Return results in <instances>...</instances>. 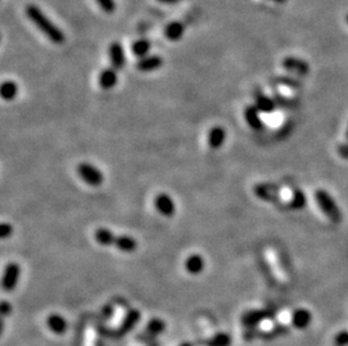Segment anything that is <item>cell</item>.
<instances>
[{
    "instance_id": "obj_1",
    "label": "cell",
    "mask_w": 348,
    "mask_h": 346,
    "mask_svg": "<svg viewBox=\"0 0 348 346\" xmlns=\"http://www.w3.org/2000/svg\"><path fill=\"white\" fill-rule=\"evenodd\" d=\"M25 15L50 42H52L53 44L56 45H61L65 43L66 41L65 33L43 13L42 9L39 8L38 6L34 4L27 5L25 7Z\"/></svg>"
},
{
    "instance_id": "obj_2",
    "label": "cell",
    "mask_w": 348,
    "mask_h": 346,
    "mask_svg": "<svg viewBox=\"0 0 348 346\" xmlns=\"http://www.w3.org/2000/svg\"><path fill=\"white\" fill-rule=\"evenodd\" d=\"M315 198L317 200V203L319 208L321 209V212L326 215V216L332 220L333 223H339L341 220V215L339 209L336 205L335 201L333 200V198L330 197V195L326 190L319 189L316 191Z\"/></svg>"
},
{
    "instance_id": "obj_3",
    "label": "cell",
    "mask_w": 348,
    "mask_h": 346,
    "mask_svg": "<svg viewBox=\"0 0 348 346\" xmlns=\"http://www.w3.org/2000/svg\"><path fill=\"white\" fill-rule=\"evenodd\" d=\"M77 173L85 183L93 187V188L100 187L105 179L100 170L88 162L79 163L77 167Z\"/></svg>"
},
{
    "instance_id": "obj_4",
    "label": "cell",
    "mask_w": 348,
    "mask_h": 346,
    "mask_svg": "<svg viewBox=\"0 0 348 346\" xmlns=\"http://www.w3.org/2000/svg\"><path fill=\"white\" fill-rule=\"evenodd\" d=\"M21 265L16 262H10L4 270L2 287L6 292H11L15 290V288L18 285L21 278Z\"/></svg>"
},
{
    "instance_id": "obj_5",
    "label": "cell",
    "mask_w": 348,
    "mask_h": 346,
    "mask_svg": "<svg viewBox=\"0 0 348 346\" xmlns=\"http://www.w3.org/2000/svg\"><path fill=\"white\" fill-rule=\"evenodd\" d=\"M140 319L141 313L139 309L132 308L128 310V313L123 317L121 324H119V327L115 331V336L122 337L127 335L130 332H132L134 330V327L138 325Z\"/></svg>"
},
{
    "instance_id": "obj_6",
    "label": "cell",
    "mask_w": 348,
    "mask_h": 346,
    "mask_svg": "<svg viewBox=\"0 0 348 346\" xmlns=\"http://www.w3.org/2000/svg\"><path fill=\"white\" fill-rule=\"evenodd\" d=\"M272 316V313L267 309H254L248 310L241 316V324L247 328L257 327L260 322L268 319Z\"/></svg>"
},
{
    "instance_id": "obj_7",
    "label": "cell",
    "mask_w": 348,
    "mask_h": 346,
    "mask_svg": "<svg viewBox=\"0 0 348 346\" xmlns=\"http://www.w3.org/2000/svg\"><path fill=\"white\" fill-rule=\"evenodd\" d=\"M155 207L157 212L163 217L170 218L176 214V203L168 194H159L155 199Z\"/></svg>"
},
{
    "instance_id": "obj_8",
    "label": "cell",
    "mask_w": 348,
    "mask_h": 346,
    "mask_svg": "<svg viewBox=\"0 0 348 346\" xmlns=\"http://www.w3.org/2000/svg\"><path fill=\"white\" fill-rule=\"evenodd\" d=\"M108 58H110L111 65L117 71L122 70L125 66L127 59H125L124 49H123V45L118 41L111 43L110 48H108Z\"/></svg>"
},
{
    "instance_id": "obj_9",
    "label": "cell",
    "mask_w": 348,
    "mask_h": 346,
    "mask_svg": "<svg viewBox=\"0 0 348 346\" xmlns=\"http://www.w3.org/2000/svg\"><path fill=\"white\" fill-rule=\"evenodd\" d=\"M165 331H166V322L161 318H152L147 322L146 330L144 334H140L139 339L142 341H152L155 339L156 336L160 335Z\"/></svg>"
},
{
    "instance_id": "obj_10",
    "label": "cell",
    "mask_w": 348,
    "mask_h": 346,
    "mask_svg": "<svg viewBox=\"0 0 348 346\" xmlns=\"http://www.w3.org/2000/svg\"><path fill=\"white\" fill-rule=\"evenodd\" d=\"M163 65V59L160 55L158 54H149L145 56V58L139 59V61L136 62V69L140 72H152L157 71L160 69Z\"/></svg>"
},
{
    "instance_id": "obj_11",
    "label": "cell",
    "mask_w": 348,
    "mask_h": 346,
    "mask_svg": "<svg viewBox=\"0 0 348 346\" xmlns=\"http://www.w3.org/2000/svg\"><path fill=\"white\" fill-rule=\"evenodd\" d=\"M47 326L49 330L55 335H64L68 331V321L64 316L56 313H52L48 316Z\"/></svg>"
},
{
    "instance_id": "obj_12",
    "label": "cell",
    "mask_w": 348,
    "mask_h": 346,
    "mask_svg": "<svg viewBox=\"0 0 348 346\" xmlns=\"http://www.w3.org/2000/svg\"><path fill=\"white\" fill-rule=\"evenodd\" d=\"M118 82V75L117 70L114 69L113 66L106 67L99 73L98 77V84L103 90H112L116 87Z\"/></svg>"
},
{
    "instance_id": "obj_13",
    "label": "cell",
    "mask_w": 348,
    "mask_h": 346,
    "mask_svg": "<svg viewBox=\"0 0 348 346\" xmlns=\"http://www.w3.org/2000/svg\"><path fill=\"white\" fill-rule=\"evenodd\" d=\"M266 259H267V262H268V264H270L271 269L273 271V274L276 276V279L282 283L286 282V275H285L282 265H281V263H279L276 252L272 248H268L266 251Z\"/></svg>"
},
{
    "instance_id": "obj_14",
    "label": "cell",
    "mask_w": 348,
    "mask_h": 346,
    "mask_svg": "<svg viewBox=\"0 0 348 346\" xmlns=\"http://www.w3.org/2000/svg\"><path fill=\"white\" fill-rule=\"evenodd\" d=\"M185 270L191 275L201 274L205 269V260L199 254H192L185 260Z\"/></svg>"
},
{
    "instance_id": "obj_15",
    "label": "cell",
    "mask_w": 348,
    "mask_h": 346,
    "mask_svg": "<svg viewBox=\"0 0 348 346\" xmlns=\"http://www.w3.org/2000/svg\"><path fill=\"white\" fill-rule=\"evenodd\" d=\"M165 36L170 42H178L182 38L185 34V26L181 21L175 20L170 21L169 24L166 25L163 31Z\"/></svg>"
},
{
    "instance_id": "obj_16",
    "label": "cell",
    "mask_w": 348,
    "mask_h": 346,
    "mask_svg": "<svg viewBox=\"0 0 348 346\" xmlns=\"http://www.w3.org/2000/svg\"><path fill=\"white\" fill-rule=\"evenodd\" d=\"M291 321H292V325L295 328H298V330H305L311 324L312 315L308 309L301 308L294 311Z\"/></svg>"
},
{
    "instance_id": "obj_17",
    "label": "cell",
    "mask_w": 348,
    "mask_h": 346,
    "mask_svg": "<svg viewBox=\"0 0 348 346\" xmlns=\"http://www.w3.org/2000/svg\"><path fill=\"white\" fill-rule=\"evenodd\" d=\"M283 66L285 69L291 71V72H294V73H298V75L301 76H305L309 73V64L304 62L303 60H300V59H296V58H289L284 59L283 61Z\"/></svg>"
},
{
    "instance_id": "obj_18",
    "label": "cell",
    "mask_w": 348,
    "mask_h": 346,
    "mask_svg": "<svg viewBox=\"0 0 348 346\" xmlns=\"http://www.w3.org/2000/svg\"><path fill=\"white\" fill-rule=\"evenodd\" d=\"M113 246L119 249L121 252L132 253L138 248V242L130 235H117Z\"/></svg>"
},
{
    "instance_id": "obj_19",
    "label": "cell",
    "mask_w": 348,
    "mask_h": 346,
    "mask_svg": "<svg viewBox=\"0 0 348 346\" xmlns=\"http://www.w3.org/2000/svg\"><path fill=\"white\" fill-rule=\"evenodd\" d=\"M227 137L226 129L222 126H214L209 133V145L212 150H219Z\"/></svg>"
},
{
    "instance_id": "obj_20",
    "label": "cell",
    "mask_w": 348,
    "mask_h": 346,
    "mask_svg": "<svg viewBox=\"0 0 348 346\" xmlns=\"http://www.w3.org/2000/svg\"><path fill=\"white\" fill-rule=\"evenodd\" d=\"M255 194L260 199L265 201H279V190H276L273 186L258 184L255 187Z\"/></svg>"
},
{
    "instance_id": "obj_21",
    "label": "cell",
    "mask_w": 348,
    "mask_h": 346,
    "mask_svg": "<svg viewBox=\"0 0 348 346\" xmlns=\"http://www.w3.org/2000/svg\"><path fill=\"white\" fill-rule=\"evenodd\" d=\"M151 42L147 38H139L136 39L131 45V51H132L133 55H135L136 58H145V56L149 55V52L151 50Z\"/></svg>"
},
{
    "instance_id": "obj_22",
    "label": "cell",
    "mask_w": 348,
    "mask_h": 346,
    "mask_svg": "<svg viewBox=\"0 0 348 346\" xmlns=\"http://www.w3.org/2000/svg\"><path fill=\"white\" fill-rule=\"evenodd\" d=\"M116 236L114 233L107 228H98L95 230V241L101 246H113L114 242L116 240Z\"/></svg>"
},
{
    "instance_id": "obj_23",
    "label": "cell",
    "mask_w": 348,
    "mask_h": 346,
    "mask_svg": "<svg viewBox=\"0 0 348 346\" xmlns=\"http://www.w3.org/2000/svg\"><path fill=\"white\" fill-rule=\"evenodd\" d=\"M244 118L250 127L255 130H260L262 127V121L259 116L258 108L253 106H248L244 109Z\"/></svg>"
},
{
    "instance_id": "obj_24",
    "label": "cell",
    "mask_w": 348,
    "mask_h": 346,
    "mask_svg": "<svg viewBox=\"0 0 348 346\" xmlns=\"http://www.w3.org/2000/svg\"><path fill=\"white\" fill-rule=\"evenodd\" d=\"M18 95V86L13 80H6L0 88V96L6 101L14 100Z\"/></svg>"
},
{
    "instance_id": "obj_25",
    "label": "cell",
    "mask_w": 348,
    "mask_h": 346,
    "mask_svg": "<svg viewBox=\"0 0 348 346\" xmlns=\"http://www.w3.org/2000/svg\"><path fill=\"white\" fill-rule=\"evenodd\" d=\"M232 338L228 333H216L214 335L208 339L207 346H231Z\"/></svg>"
},
{
    "instance_id": "obj_26",
    "label": "cell",
    "mask_w": 348,
    "mask_h": 346,
    "mask_svg": "<svg viewBox=\"0 0 348 346\" xmlns=\"http://www.w3.org/2000/svg\"><path fill=\"white\" fill-rule=\"evenodd\" d=\"M255 99H256V104H257L258 110L262 111L264 114H267V112L273 111V109H274L273 101L268 97H266L264 94L257 91L255 94Z\"/></svg>"
},
{
    "instance_id": "obj_27",
    "label": "cell",
    "mask_w": 348,
    "mask_h": 346,
    "mask_svg": "<svg viewBox=\"0 0 348 346\" xmlns=\"http://www.w3.org/2000/svg\"><path fill=\"white\" fill-rule=\"evenodd\" d=\"M98 7L104 11L105 14H114L116 10V3L115 0H95Z\"/></svg>"
},
{
    "instance_id": "obj_28",
    "label": "cell",
    "mask_w": 348,
    "mask_h": 346,
    "mask_svg": "<svg viewBox=\"0 0 348 346\" xmlns=\"http://www.w3.org/2000/svg\"><path fill=\"white\" fill-rule=\"evenodd\" d=\"M336 346H348V331H341L334 338Z\"/></svg>"
},
{
    "instance_id": "obj_29",
    "label": "cell",
    "mask_w": 348,
    "mask_h": 346,
    "mask_svg": "<svg viewBox=\"0 0 348 346\" xmlns=\"http://www.w3.org/2000/svg\"><path fill=\"white\" fill-rule=\"evenodd\" d=\"M268 116H270V123L273 126H279L283 123V115L281 112H276V111H272V112H267Z\"/></svg>"
},
{
    "instance_id": "obj_30",
    "label": "cell",
    "mask_w": 348,
    "mask_h": 346,
    "mask_svg": "<svg viewBox=\"0 0 348 346\" xmlns=\"http://www.w3.org/2000/svg\"><path fill=\"white\" fill-rule=\"evenodd\" d=\"M13 313V306L7 300H3L2 305H0V314H2V318L9 316Z\"/></svg>"
},
{
    "instance_id": "obj_31",
    "label": "cell",
    "mask_w": 348,
    "mask_h": 346,
    "mask_svg": "<svg viewBox=\"0 0 348 346\" xmlns=\"http://www.w3.org/2000/svg\"><path fill=\"white\" fill-rule=\"evenodd\" d=\"M14 228L11 224L9 223H3L2 224V228H0V235H2L3 240H6V238H8L13 234Z\"/></svg>"
},
{
    "instance_id": "obj_32",
    "label": "cell",
    "mask_w": 348,
    "mask_h": 346,
    "mask_svg": "<svg viewBox=\"0 0 348 346\" xmlns=\"http://www.w3.org/2000/svg\"><path fill=\"white\" fill-rule=\"evenodd\" d=\"M113 313H114V308L112 307L111 305H106L104 308L101 309V313H100V316L104 318L105 320H110L112 318V316H113Z\"/></svg>"
},
{
    "instance_id": "obj_33",
    "label": "cell",
    "mask_w": 348,
    "mask_h": 346,
    "mask_svg": "<svg viewBox=\"0 0 348 346\" xmlns=\"http://www.w3.org/2000/svg\"><path fill=\"white\" fill-rule=\"evenodd\" d=\"M278 91L281 93V95L284 96V97H288V98H291L294 96L293 90L291 89L289 86H286V84H282V86H279Z\"/></svg>"
},
{
    "instance_id": "obj_34",
    "label": "cell",
    "mask_w": 348,
    "mask_h": 346,
    "mask_svg": "<svg viewBox=\"0 0 348 346\" xmlns=\"http://www.w3.org/2000/svg\"><path fill=\"white\" fill-rule=\"evenodd\" d=\"M338 153L343 157L348 158V145H340L338 147Z\"/></svg>"
},
{
    "instance_id": "obj_35",
    "label": "cell",
    "mask_w": 348,
    "mask_h": 346,
    "mask_svg": "<svg viewBox=\"0 0 348 346\" xmlns=\"http://www.w3.org/2000/svg\"><path fill=\"white\" fill-rule=\"evenodd\" d=\"M157 2L163 5H175V4H178L180 0H157Z\"/></svg>"
},
{
    "instance_id": "obj_36",
    "label": "cell",
    "mask_w": 348,
    "mask_h": 346,
    "mask_svg": "<svg viewBox=\"0 0 348 346\" xmlns=\"http://www.w3.org/2000/svg\"><path fill=\"white\" fill-rule=\"evenodd\" d=\"M179 346H193V345L188 342H184V343H181Z\"/></svg>"
},
{
    "instance_id": "obj_37",
    "label": "cell",
    "mask_w": 348,
    "mask_h": 346,
    "mask_svg": "<svg viewBox=\"0 0 348 346\" xmlns=\"http://www.w3.org/2000/svg\"><path fill=\"white\" fill-rule=\"evenodd\" d=\"M273 2L278 3V4H282V3H284V2H286V0H273Z\"/></svg>"
},
{
    "instance_id": "obj_38",
    "label": "cell",
    "mask_w": 348,
    "mask_h": 346,
    "mask_svg": "<svg viewBox=\"0 0 348 346\" xmlns=\"http://www.w3.org/2000/svg\"><path fill=\"white\" fill-rule=\"evenodd\" d=\"M346 139L348 140V129H347V132H346Z\"/></svg>"
},
{
    "instance_id": "obj_39",
    "label": "cell",
    "mask_w": 348,
    "mask_h": 346,
    "mask_svg": "<svg viewBox=\"0 0 348 346\" xmlns=\"http://www.w3.org/2000/svg\"><path fill=\"white\" fill-rule=\"evenodd\" d=\"M346 20H347V24H348V15H347V17H346Z\"/></svg>"
}]
</instances>
